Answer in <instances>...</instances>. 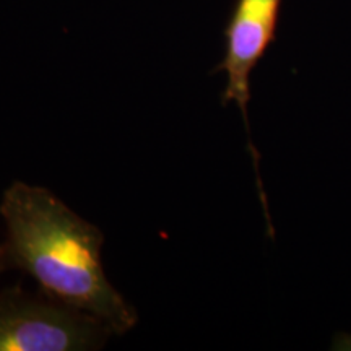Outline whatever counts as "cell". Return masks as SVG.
Returning <instances> with one entry per match:
<instances>
[{"mask_svg":"<svg viewBox=\"0 0 351 351\" xmlns=\"http://www.w3.org/2000/svg\"><path fill=\"white\" fill-rule=\"evenodd\" d=\"M0 274L21 271L54 300L93 315L125 335L138 313L109 282L103 265L104 234L54 192L15 181L3 191Z\"/></svg>","mask_w":351,"mask_h":351,"instance_id":"cell-1","label":"cell"},{"mask_svg":"<svg viewBox=\"0 0 351 351\" xmlns=\"http://www.w3.org/2000/svg\"><path fill=\"white\" fill-rule=\"evenodd\" d=\"M112 335L106 324L41 289L0 291V351H96Z\"/></svg>","mask_w":351,"mask_h":351,"instance_id":"cell-2","label":"cell"},{"mask_svg":"<svg viewBox=\"0 0 351 351\" xmlns=\"http://www.w3.org/2000/svg\"><path fill=\"white\" fill-rule=\"evenodd\" d=\"M280 8H282V0H236L230 23L225 29V57L217 67V72H223L226 75L221 104L228 106L230 103H234L243 114L245 134H247V150L256 168L258 195H261L267 225H271V221L267 208V197L258 176L261 156L252 143L247 108L251 101V75L270 44L274 43Z\"/></svg>","mask_w":351,"mask_h":351,"instance_id":"cell-3","label":"cell"}]
</instances>
